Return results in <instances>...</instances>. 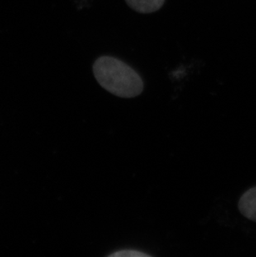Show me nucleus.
Here are the masks:
<instances>
[{
  "instance_id": "f257e3e1",
  "label": "nucleus",
  "mask_w": 256,
  "mask_h": 257,
  "mask_svg": "<svg viewBox=\"0 0 256 257\" xmlns=\"http://www.w3.org/2000/svg\"><path fill=\"white\" fill-rule=\"evenodd\" d=\"M92 71L97 83L116 97L133 98L143 92L144 84L141 76L118 58L99 57Z\"/></svg>"
},
{
  "instance_id": "f03ea898",
  "label": "nucleus",
  "mask_w": 256,
  "mask_h": 257,
  "mask_svg": "<svg viewBox=\"0 0 256 257\" xmlns=\"http://www.w3.org/2000/svg\"><path fill=\"white\" fill-rule=\"evenodd\" d=\"M238 207L243 216L256 222V187H252L242 195Z\"/></svg>"
},
{
  "instance_id": "7ed1b4c3",
  "label": "nucleus",
  "mask_w": 256,
  "mask_h": 257,
  "mask_svg": "<svg viewBox=\"0 0 256 257\" xmlns=\"http://www.w3.org/2000/svg\"><path fill=\"white\" fill-rule=\"evenodd\" d=\"M126 5L136 12L152 14L162 9L166 0H125Z\"/></svg>"
},
{
  "instance_id": "20e7f679",
  "label": "nucleus",
  "mask_w": 256,
  "mask_h": 257,
  "mask_svg": "<svg viewBox=\"0 0 256 257\" xmlns=\"http://www.w3.org/2000/svg\"><path fill=\"white\" fill-rule=\"evenodd\" d=\"M110 257H149L147 253L141 252L139 250H121L113 252L108 255Z\"/></svg>"
}]
</instances>
